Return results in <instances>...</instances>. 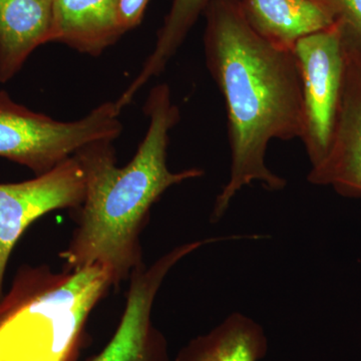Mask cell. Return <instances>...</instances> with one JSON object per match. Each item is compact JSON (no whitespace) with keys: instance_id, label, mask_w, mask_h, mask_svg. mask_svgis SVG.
<instances>
[{"instance_id":"1","label":"cell","mask_w":361,"mask_h":361,"mask_svg":"<svg viewBox=\"0 0 361 361\" xmlns=\"http://www.w3.org/2000/svg\"><path fill=\"white\" fill-rule=\"evenodd\" d=\"M204 16L206 65L224 97L231 151L229 179L210 216L217 223L253 183L271 192L286 187L266 165V153L272 140L302 137V90L293 51L254 32L237 0H212Z\"/></svg>"},{"instance_id":"2","label":"cell","mask_w":361,"mask_h":361,"mask_svg":"<svg viewBox=\"0 0 361 361\" xmlns=\"http://www.w3.org/2000/svg\"><path fill=\"white\" fill-rule=\"evenodd\" d=\"M149 128L132 160L116 166L111 140L90 142L75 154L84 169L85 195L71 211L75 226L59 253L66 269L99 265L110 271L115 288L145 264L141 235L151 210L167 190L203 177L199 168L168 167L170 132L180 121L168 85H157L144 106Z\"/></svg>"},{"instance_id":"3","label":"cell","mask_w":361,"mask_h":361,"mask_svg":"<svg viewBox=\"0 0 361 361\" xmlns=\"http://www.w3.org/2000/svg\"><path fill=\"white\" fill-rule=\"evenodd\" d=\"M111 288L102 266H21L0 298V361L80 360L90 315Z\"/></svg>"},{"instance_id":"4","label":"cell","mask_w":361,"mask_h":361,"mask_svg":"<svg viewBox=\"0 0 361 361\" xmlns=\"http://www.w3.org/2000/svg\"><path fill=\"white\" fill-rule=\"evenodd\" d=\"M116 102L75 122H59L16 104L0 92V157L44 174L90 142L115 141L123 132Z\"/></svg>"},{"instance_id":"5","label":"cell","mask_w":361,"mask_h":361,"mask_svg":"<svg viewBox=\"0 0 361 361\" xmlns=\"http://www.w3.org/2000/svg\"><path fill=\"white\" fill-rule=\"evenodd\" d=\"M292 51L302 90L301 141L313 167L326 155L341 104L345 68L341 27L334 23L326 30L304 37Z\"/></svg>"},{"instance_id":"6","label":"cell","mask_w":361,"mask_h":361,"mask_svg":"<svg viewBox=\"0 0 361 361\" xmlns=\"http://www.w3.org/2000/svg\"><path fill=\"white\" fill-rule=\"evenodd\" d=\"M197 249L193 241L180 244L132 273L115 334L89 361H169L167 341L153 322L154 304L171 271Z\"/></svg>"},{"instance_id":"7","label":"cell","mask_w":361,"mask_h":361,"mask_svg":"<svg viewBox=\"0 0 361 361\" xmlns=\"http://www.w3.org/2000/svg\"><path fill=\"white\" fill-rule=\"evenodd\" d=\"M85 195V174L77 156L32 180L0 184V298L9 257L25 230L52 211H73Z\"/></svg>"},{"instance_id":"8","label":"cell","mask_w":361,"mask_h":361,"mask_svg":"<svg viewBox=\"0 0 361 361\" xmlns=\"http://www.w3.org/2000/svg\"><path fill=\"white\" fill-rule=\"evenodd\" d=\"M345 68L341 104L326 155L311 167L307 180L331 187L346 198H361V56L344 44Z\"/></svg>"},{"instance_id":"9","label":"cell","mask_w":361,"mask_h":361,"mask_svg":"<svg viewBox=\"0 0 361 361\" xmlns=\"http://www.w3.org/2000/svg\"><path fill=\"white\" fill-rule=\"evenodd\" d=\"M54 0H0V82H9L40 45L51 42Z\"/></svg>"},{"instance_id":"10","label":"cell","mask_w":361,"mask_h":361,"mask_svg":"<svg viewBox=\"0 0 361 361\" xmlns=\"http://www.w3.org/2000/svg\"><path fill=\"white\" fill-rule=\"evenodd\" d=\"M118 0H54L51 42L99 56L123 35Z\"/></svg>"},{"instance_id":"11","label":"cell","mask_w":361,"mask_h":361,"mask_svg":"<svg viewBox=\"0 0 361 361\" xmlns=\"http://www.w3.org/2000/svg\"><path fill=\"white\" fill-rule=\"evenodd\" d=\"M247 23L258 35L285 51L299 39L334 25L313 0H237Z\"/></svg>"},{"instance_id":"12","label":"cell","mask_w":361,"mask_h":361,"mask_svg":"<svg viewBox=\"0 0 361 361\" xmlns=\"http://www.w3.org/2000/svg\"><path fill=\"white\" fill-rule=\"evenodd\" d=\"M267 348L263 327L249 316L234 312L208 334L188 342L174 361H259Z\"/></svg>"},{"instance_id":"13","label":"cell","mask_w":361,"mask_h":361,"mask_svg":"<svg viewBox=\"0 0 361 361\" xmlns=\"http://www.w3.org/2000/svg\"><path fill=\"white\" fill-rule=\"evenodd\" d=\"M211 1L212 0H173L170 11L157 35L155 49L145 61L139 75L116 101L121 109L132 103L137 92L152 78L158 77L165 71L169 61L179 51L188 33Z\"/></svg>"},{"instance_id":"14","label":"cell","mask_w":361,"mask_h":361,"mask_svg":"<svg viewBox=\"0 0 361 361\" xmlns=\"http://www.w3.org/2000/svg\"><path fill=\"white\" fill-rule=\"evenodd\" d=\"M341 27L343 42L361 56V0H313Z\"/></svg>"},{"instance_id":"15","label":"cell","mask_w":361,"mask_h":361,"mask_svg":"<svg viewBox=\"0 0 361 361\" xmlns=\"http://www.w3.org/2000/svg\"><path fill=\"white\" fill-rule=\"evenodd\" d=\"M149 0H118L116 20L123 35L141 25Z\"/></svg>"}]
</instances>
